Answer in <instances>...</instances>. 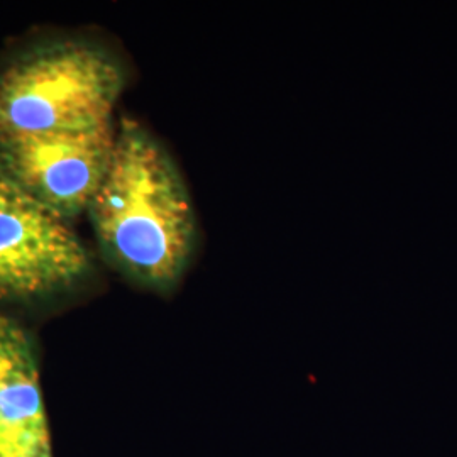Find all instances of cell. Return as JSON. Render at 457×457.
Returning a JSON list of instances; mask_svg holds the SVG:
<instances>
[{"mask_svg": "<svg viewBox=\"0 0 457 457\" xmlns=\"http://www.w3.org/2000/svg\"><path fill=\"white\" fill-rule=\"evenodd\" d=\"M87 213L102 256L126 280L158 295L180 286L197 253V212L173 154L139 121L117 124Z\"/></svg>", "mask_w": 457, "mask_h": 457, "instance_id": "obj_1", "label": "cell"}, {"mask_svg": "<svg viewBox=\"0 0 457 457\" xmlns=\"http://www.w3.org/2000/svg\"><path fill=\"white\" fill-rule=\"evenodd\" d=\"M126 80L122 63L90 43L26 51L0 71V136L112 124Z\"/></svg>", "mask_w": 457, "mask_h": 457, "instance_id": "obj_2", "label": "cell"}, {"mask_svg": "<svg viewBox=\"0 0 457 457\" xmlns=\"http://www.w3.org/2000/svg\"><path fill=\"white\" fill-rule=\"evenodd\" d=\"M90 269L89 249L68 220L0 172V300L51 297Z\"/></svg>", "mask_w": 457, "mask_h": 457, "instance_id": "obj_3", "label": "cell"}, {"mask_svg": "<svg viewBox=\"0 0 457 457\" xmlns=\"http://www.w3.org/2000/svg\"><path fill=\"white\" fill-rule=\"evenodd\" d=\"M117 126L0 136V172L66 220L89 212L109 170Z\"/></svg>", "mask_w": 457, "mask_h": 457, "instance_id": "obj_4", "label": "cell"}, {"mask_svg": "<svg viewBox=\"0 0 457 457\" xmlns=\"http://www.w3.org/2000/svg\"><path fill=\"white\" fill-rule=\"evenodd\" d=\"M0 457H53L34 343L6 315H0Z\"/></svg>", "mask_w": 457, "mask_h": 457, "instance_id": "obj_5", "label": "cell"}]
</instances>
